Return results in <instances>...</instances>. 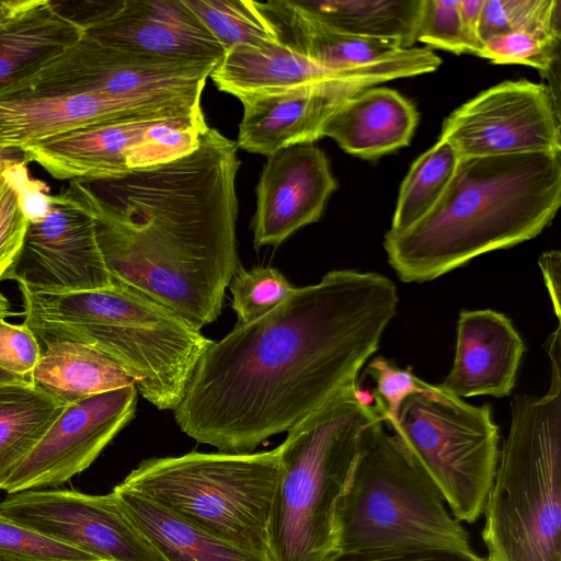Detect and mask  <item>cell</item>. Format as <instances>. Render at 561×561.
I'll list each match as a JSON object with an SVG mask.
<instances>
[{
    "instance_id": "43",
    "label": "cell",
    "mask_w": 561,
    "mask_h": 561,
    "mask_svg": "<svg viewBox=\"0 0 561 561\" xmlns=\"http://www.w3.org/2000/svg\"><path fill=\"white\" fill-rule=\"evenodd\" d=\"M32 381V377H21L16 375L9 374L2 369H0V385L10 383V382H24Z\"/></svg>"
},
{
    "instance_id": "18",
    "label": "cell",
    "mask_w": 561,
    "mask_h": 561,
    "mask_svg": "<svg viewBox=\"0 0 561 561\" xmlns=\"http://www.w3.org/2000/svg\"><path fill=\"white\" fill-rule=\"evenodd\" d=\"M370 88L331 82L284 92L238 98L243 105L237 146L266 157L288 147L311 145L322 137L331 114L348 98Z\"/></svg>"
},
{
    "instance_id": "15",
    "label": "cell",
    "mask_w": 561,
    "mask_h": 561,
    "mask_svg": "<svg viewBox=\"0 0 561 561\" xmlns=\"http://www.w3.org/2000/svg\"><path fill=\"white\" fill-rule=\"evenodd\" d=\"M442 60L428 47H413L400 59L350 69L322 67L280 41L263 47L228 50L210 73L220 91L242 95L284 92L331 82L367 87L435 71Z\"/></svg>"
},
{
    "instance_id": "46",
    "label": "cell",
    "mask_w": 561,
    "mask_h": 561,
    "mask_svg": "<svg viewBox=\"0 0 561 561\" xmlns=\"http://www.w3.org/2000/svg\"><path fill=\"white\" fill-rule=\"evenodd\" d=\"M0 561H15V560L8 559V558H4V557H1V556H0Z\"/></svg>"
},
{
    "instance_id": "45",
    "label": "cell",
    "mask_w": 561,
    "mask_h": 561,
    "mask_svg": "<svg viewBox=\"0 0 561 561\" xmlns=\"http://www.w3.org/2000/svg\"><path fill=\"white\" fill-rule=\"evenodd\" d=\"M5 152H7V151H2V150H0V159H1V158H4V157H8V154H5Z\"/></svg>"
},
{
    "instance_id": "23",
    "label": "cell",
    "mask_w": 561,
    "mask_h": 561,
    "mask_svg": "<svg viewBox=\"0 0 561 561\" xmlns=\"http://www.w3.org/2000/svg\"><path fill=\"white\" fill-rule=\"evenodd\" d=\"M256 4L276 26L280 41L325 68L350 69L392 61L408 56L413 49L340 32L305 11L296 0Z\"/></svg>"
},
{
    "instance_id": "14",
    "label": "cell",
    "mask_w": 561,
    "mask_h": 561,
    "mask_svg": "<svg viewBox=\"0 0 561 561\" xmlns=\"http://www.w3.org/2000/svg\"><path fill=\"white\" fill-rule=\"evenodd\" d=\"M137 393L131 385L67 404L2 490L57 486L85 470L133 420Z\"/></svg>"
},
{
    "instance_id": "35",
    "label": "cell",
    "mask_w": 561,
    "mask_h": 561,
    "mask_svg": "<svg viewBox=\"0 0 561 561\" xmlns=\"http://www.w3.org/2000/svg\"><path fill=\"white\" fill-rule=\"evenodd\" d=\"M0 556L15 561H101L0 514Z\"/></svg>"
},
{
    "instance_id": "7",
    "label": "cell",
    "mask_w": 561,
    "mask_h": 561,
    "mask_svg": "<svg viewBox=\"0 0 561 561\" xmlns=\"http://www.w3.org/2000/svg\"><path fill=\"white\" fill-rule=\"evenodd\" d=\"M336 525L341 558L422 549L472 550L467 530L381 416L360 433Z\"/></svg>"
},
{
    "instance_id": "3",
    "label": "cell",
    "mask_w": 561,
    "mask_h": 561,
    "mask_svg": "<svg viewBox=\"0 0 561 561\" xmlns=\"http://www.w3.org/2000/svg\"><path fill=\"white\" fill-rule=\"evenodd\" d=\"M560 204L561 153L460 158L435 206L408 230L387 231L383 248L402 282H427L535 238Z\"/></svg>"
},
{
    "instance_id": "2",
    "label": "cell",
    "mask_w": 561,
    "mask_h": 561,
    "mask_svg": "<svg viewBox=\"0 0 561 561\" xmlns=\"http://www.w3.org/2000/svg\"><path fill=\"white\" fill-rule=\"evenodd\" d=\"M237 149V142L209 127L192 152L172 162L69 185L95 219L114 282L147 295L197 330L219 317L240 265Z\"/></svg>"
},
{
    "instance_id": "34",
    "label": "cell",
    "mask_w": 561,
    "mask_h": 561,
    "mask_svg": "<svg viewBox=\"0 0 561 561\" xmlns=\"http://www.w3.org/2000/svg\"><path fill=\"white\" fill-rule=\"evenodd\" d=\"M560 34L516 32L484 42L480 57L494 64H520L545 76L559 64Z\"/></svg>"
},
{
    "instance_id": "16",
    "label": "cell",
    "mask_w": 561,
    "mask_h": 561,
    "mask_svg": "<svg viewBox=\"0 0 561 561\" xmlns=\"http://www.w3.org/2000/svg\"><path fill=\"white\" fill-rule=\"evenodd\" d=\"M336 187L330 162L316 146H293L268 156L255 188V249L277 247L298 229L318 221Z\"/></svg>"
},
{
    "instance_id": "19",
    "label": "cell",
    "mask_w": 561,
    "mask_h": 561,
    "mask_svg": "<svg viewBox=\"0 0 561 561\" xmlns=\"http://www.w3.org/2000/svg\"><path fill=\"white\" fill-rule=\"evenodd\" d=\"M153 111L89 93H36L0 96V150L11 151L57 135L110 121L199 115Z\"/></svg>"
},
{
    "instance_id": "1",
    "label": "cell",
    "mask_w": 561,
    "mask_h": 561,
    "mask_svg": "<svg viewBox=\"0 0 561 561\" xmlns=\"http://www.w3.org/2000/svg\"><path fill=\"white\" fill-rule=\"evenodd\" d=\"M375 272L335 270L202 355L174 410L183 433L225 453H252L341 392L378 350L398 306Z\"/></svg>"
},
{
    "instance_id": "8",
    "label": "cell",
    "mask_w": 561,
    "mask_h": 561,
    "mask_svg": "<svg viewBox=\"0 0 561 561\" xmlns=\"http://www.w3.org/2000/svg\"><path fill=\"white\" fill-rule=\"evenodd\" d=\"M279 478L277 448L148 458L119 483L192 524L272 561L270 528Z\"/></svg>"
},
{
    "instance_id": "33",
    "label": "cell",
    "mask_w": 561,
    "mask_h": 561,
    "mask_svg": "<svg viewBox=\"0 0 561 561\" xmlns=\"http://www.w3.org/2000/svg\"><path fill=\"white\" fill-rule=\"evenodd\" d=\"M287 278L274 267L244 270L239 265L230 280L231 307L238 323L252 322L273 310L295 289Z\"/></svg>"
},
{
    "instance_id": "42",
    "label": "cell",
    "mask_w": 561,
    "mask_h": 561,
    "mask_svg": "<svg viewBox=\"0 0 561 561\" xmlns=\"http://www.w3.org/2000/svg\"><path fill=\"white\" fill-rule=\"evenodd\" d=\"M21 0H0V23L18 7Z\"/></svg>"
},
{
    "instance_id": "41",
    "label": "cell",
    "mask_w": 561,
    "mask_h": 561,
    "mask_svg": "<svg viewBox=\"0 0 561 561\" xmlns=\"http://www.w3.org/2000/svg\"><path fill=\"white\" fill-rule=\"evenodd\" d=\"M539 265L553 302L554 312L560 320V252H545L539 259Z\"/></svg>"
},
{
    "instance_id": "28",
    "label": "cell",
    "mask_w": 561,
    "mask_h": 561,
    "mask_svg": "<svg viewBox=\"0 0 561 561\" xmlns=\"http://www.w3.org/2000/svg\"><path fill=\"white\" fill-rule=\"evenodd\" d=\"M65 407L33 381L0 385V490Z\"/></svg>"
},
{
    "instance_id": "10",
    "label": "cell",
    "mask_w": 561,
    "mask_h": 561,
    "mask_svg": "<svg viewBox=\"0 0 561 561\" xmlns=\"http://www.w3.org/2000/svg\"><path fill=\"white\" fill-rule=\"evenodd\" d=\"M216 66L138 56L83 35L0 96L89 93L153 111L196 114L203 112L202 92Z\"/></svg>"
},
{
    "instance_id": "30",
    "label": "cell",
    "mask_w": 561,
    "mask_h": 561,
    "mask_svg": "<svg viewBox=\"0 0 561 561\" xmlns=\"http://www.w3.org/2000/svg\"><path fill=\"white\" fill-rule=\"evenodd\" d=\"M225 49L263 47L280 42L273 22L251 0H184Z\"/></svg>"
},
{
    "instance_id": "29",
    "label": "cell",
    "mask_w": 561,
    "mask_h": 561,
    "mask_svg": "<svg viewBox=\"0 0 561 561\" xmlns=\"http://www.w3.org/2000/svg\"><path fill=\"white\" fill-rule=\"evenodd\" d=\"M459 160L453 146L439 138L412 163L400 186L388 232L408 230L435 206L451 181Z\"/></svg>"
},
{
    "instance_id": "32",
    "label": "cell",
    "mask_w": 561,
    "mask_h": 561,
    "mask_svg": "<svg viewBox=\"0 0 561 561\" xmlns=\"http://www.w3.org/2000/svg\"><path fill=\"white\" fill-rule=\"evenodd\" d=\"M559 0H484L479 35L488 39L516 32L560 34Z\"/></svg>"
},
{
    "instance_id": "21",
    "label": "cell",
    "mask_w": 561,
    "mask_h": 561,
    "mask_svg": "<svg viewBox=\"0 0 561 561\" xmlns=\"http://www.w3.org/2000/svg\"><path fill=\"white\" fill-rule=\"evenodd\" d=\"M171 117H134L90 125L57 135L21 150L58 180L93 182L130 172L128 160L147 130Z\"/></svg>"
},
{
    "instance_id": "37",
    "label": "cell",
    "mask_w": 561,
    "mask_h": 561,
    "mask_svg": "<svg viewBox=\"0 0 561 561\" xmlns=\"http://www.w3.org/2000/svg\"><path fill=\"white\" fill-rule=\"evenodd\" d=\"M459 5L460 0H423L416 42L454 54L466 53Z\"/></svg>"
},
{
    "instance_id": "17",
    "label": "cell",
    "mask_w": 561,
    "mask_h": 561,
    "mask_svg": "<svg viewBox=\"0 0 561 561\" xmlns=\"http://www.w3.org/2000/svg\"><path fill=\"white\" fill-rule=\"evenodd\" d=\"M83 35L119 50L168 61L217 65L225 49L184 0H123Z\"/></svg>"
},
{
    "instance_id": "24",
    "label": "cell",
    "mask_w": 561,
    "mask_h": 561,
    "mask_svg": "<svg viewBox=\"0 0 561 561\" xmlns=\"http://www.w3.org/2000/svg\"><path fill=\"white\" fill-rule=\"evenodd\" d=\"M83 36L50 0H21L0 23V92L39 70Z\"/></svg>"
},
{
    "instance_id": "36",
    "label": "cell",
    "mask_w": 561,
    "mask_h": 561,
    "mask_svg": "<svg viewBox=\"0 0 561 561\" xmlns=\"http://www.w3.org/2000/svg\"><path fill=\"white\" fill-rule=\"evenodd\" d=\"M366 374L377 383L373 394L383 422L396 420L402 402L409 396L428 392L435 386L416 377L411 367L402 369L382 356L374 357L367 363Z\"/></svg>"
},
{
    "instance_id": "12",
    "label": "cell",
    "mask_w": 561,
    "mask_h": 561,
    "mask_svg": "<svg viewBox=\"0 0 561 561\" xmlns=\"http://www.w3.org/2000/svg\"><path fill=\"white\" fill-rule=\"evenodd\" d=\"M439 138L459 158L561 153L559 100L542 83L504 81L450 113Z\"/></svg>"
},
{
    "instance_id": "40",
    "label": "cell",
    "mask_w": 561,
    "mask_h": 561,
    "mask_svg": "<svg viewBox=\"0 0 561 561\" xmlns=\"http://www.w3.org/2000/svg\"><path fill=\"white\" fill-rule=\"evenodd\" d=\"M484 0H460L459 12L466 53L481 55L483 43L479 25Z\"/></svg>"
},
{
    "instance_id": "13",
    "label": "cell",
    "mask_w": 561,
    "mask_h": 561,
    "mask_svg": "<svg viewBox=\"0 0 561 561\" xmlns=\"http://www.w3.org/2000/svg\"><path fill=\"white\" fill-rule=\"evenodd\" d=\"M0 514L101 561H164L127 518L113 491H20L0 502Z\"/></svg>"
},
{
    "instance_id": "5",
    "label": "cell",
    "mask_w": 561,
    "mask_h": 561,
    "mask_svg": "<svg viewBox=\"0 0 561 561\" xmlns=\"http://www.w3.org/2000/svg\"><path fill=\"white\" fill-rule=\"evenodd\" d=\"M548 391L511 402L483 513L486 561H561V335L547 343Z\"/></svg>"
},
{
    "instance_id": "22",
    "label": "cell",
    "mask_w": 561,
    "mask_h": 561,
    "mask_svg": "<svg viewBox=\"0 0 561 561\" xmlns=\"http://www.w3.org/2000/svg\"><path fill=\"white\" fill-rule=\"evenodd\" d=\"M417 122L416 108L398 91L370 87L331 114L322 137L332 138L347 153L376 159L408 146Z\"/></svg>"
},
{
    "instance_id": "4",
    "label": "cell",
    "mask_w": 561,
    "mask_h": 561,
    "mask_svg": "<svg viewBox=\"0 0 561 561\" xmlns=\"http://www.w3.org/2000/svg\"><path fill=\"white\" fill-rule=\"evenodd\" d=\"M20 290L23 323L39 345L69 341L99 351L117 363L159 410L176 409L214 342L163 305L118 282L64 294Z\"/></svg>"
},
{
    "instance_id": "38",
    "label": "cell",
    "mask_w": 561,
    "mask_h": 561,
    "mask_svg": "<svg viewBox=\"0 0 561 561\" xmlns=\"http://www.w3.org/2000/svg\"><path fill=\"white\" fill-rule=\"evenodd\" d=\"M42 354L34 333L24 324L0 319V369L21 377L31 376Z\"/></svg>"
},
{
    "instance_id": "11",
    "label": "cell",
    "mask_w": 561,
    "mask_h": 561,
    "mask_svg": "<svg viewBox=\"0 0 561 561\" xmlns=\"http://www.w3.org/2000/svg\"><path fill=\"white\" fill-rule=\"evenodd\" d=\"M43 205L42 213L31 216L22 248L2 279L48 294L113 286L87 205L69 186L56 195L44 194Z\"/></svg>"
},
{
    "instance_id": "25",
    "label": "cell",
    "mask_w": 561,
    "mask_h": 561,
    "mask_svg": "<svg viewBox=\"0 0 561 561\" xmlns=\"http://www.w3.org/2000/svg\"><path fill=\"white\" fill-rule=\"evenodd\" d=\"M113 492L135 528L164 561H267L117 484Z\"/></svg>"
},
{
    "instance_id": "9",
    "label": "cell",
    "mask_w": 561,
    "mask_h": 561,
    "mask_svg": "<svg viewBox=\"0 0 561 561\" xmlns=\"http://www.w3.org/2000/svg\"><path fill=\"white\" fill-rule=\"evenodd\" d=\"M383 423L435 484L450 514L459 522H476L500 454L490 405H471L435 385L409 396L396 420Z\"/></svg>"
},
{
    "instance_id": "6",
    "label": "cell",
    "mask_w": 561,
    "mask_h": 561,
    "mask_svg": "<svg viewBox=\"0 0 561 561\" xmlns=\"http://www.w3.org/2000/svg\"><path fill=\"white\" fill-rule=\"evenodd\" d=\"M380 416L373 392H341L287 431L270 528L272 561H337L336 510L350 484L360 433Z\"/></svg>"
},
{
    "instance_id": "27",
    "label": "cell",
    "mask_w": 561,
    "mask_h": 561,
    "mask_svg": "<svg viewBox=\"0 0 561 561\" xmlns=\"http://www.w3.org/2000/svg\"><path fill=\"white\" fill-rule=\"evenodd\" d=\"M423 0H296L327 25L357 37L412 48Z\"/></svg>"
},
{
    "instance_id": "20",
    "label": "cell",
    "mask_w": 561,
    "mask_h": 561,
    "mask_svg": "<svg viewBox=\"0 0 561 561\" xmlns=\"http://www.w3.org/2000/svg\"><path fill=\"white\" fill-rule=\"evenodd\" d=\"M525 344L512 321L490 309L462 310L453 367L438 386L457 398L511 393Z\"/></svg>"
},
{
    "instance_id": "44",
    "label": "cell",
    "mask_w": 561,
    "mask_h": 561,
    "mask_svg": "<svg viewBox=\"0 0 561 561\" xmlns=\"http://www.w3.org/2000/svg\"><path fill=\"white\" fill-rule=\"evenodd\" d=\"M10 302L7 297L0 291V319L12 316Z\"/></svg>"
},
{
    "instance_id": "31",
    "label": "cell",
    "mask_w": 561,
    "mask_h": 561,
    "mask_svg": "<svg viewBox=\"0 0 561 561\" xmlns=\"http://www.w3.org/2000/svg\"><path fill=\"white\" fill-rule=\"evenodd\" d=\"M25 161L0 159V280L20 252L32 214Z\"/></svg>"
},
{
    "instance_id": "26",
    "label": "cell",
    "mask_w": 561,
    "mask_h": 561,
    "mask_svg": "<svg viewBox=\"0 0 561 561\" xmlns=\"http://www.w3.org/2000/svg\"><path fill=\"white\" fill-rule=\"evenodd\" d=\"M31 377L35 386L66 405L135 385V380L110 357L69 341L45 345Z\"/></svg>"
},
{
    "instance_id": "39",
    "label": "cell",
    "mask_w": 561,
    "mask_h": 561,
    "mask_svg": "<svg viewBox=\"0 0 561 561\" xmlns=\"http://www.w3.org/2000/svg\"><path fill=\"white\" fill-rule=\"evenodd\" d=\"M337 561H486L473 550L422 549L365 557H342Z\"/></svg>"
}]
</instances>
